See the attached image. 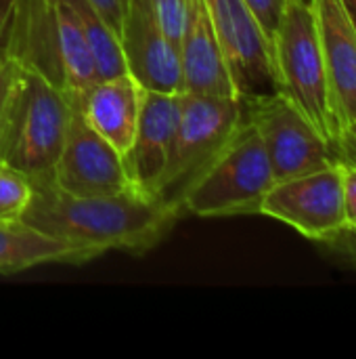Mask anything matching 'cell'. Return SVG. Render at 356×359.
I'll return each mask as SVG.
<instances>
[{"mask_svg": "<svg viewBox=\"0 0 356 359\" xmlns=\"http://www.w3.org/2000/svg\"><path fill=\"white\" fill-rule=\"evenodd\" d=\"M178 219L174 208L134 187L113 196H71L50 179L34 183V198L23 215L25 223L84 250L90 261L111 250L145 255Z\"/></svg>", "mask_w": 356, "mask_h": 359, "instance_id": "6da1fadb", "label": "cell"}, {"mask_svg": "<svg viewBox=\"0 0 356 359\" xmlns=\"http://www.w3.org/2000/svg\"><path fill=\"white\" fill-rule=\"evenodd\" d=\"M275 175L254 124L243 118L220 154L206 166L180 200V212L193 217L260 215Z\"/></svg>", "mask_w": 356, "mask_h": 359, "instance_id": "7a4b0ae2", "label": "cell"}, {"mask_svg": "<svg viewBox=\"0 0 356 359\" xmlns=\"http://www.w3.org/2000/svg\"><path fill=\"white\" fill-rule=\"evenodd\" d=\"M271 48L275 90L285 95L334 147L340 128L332 109L317 21L308 0H287Z\"/></svg>", "mask_w": 356, "mask_h": 359, "instance_id": "3957f363", "label": "cell"}, {"mask_svg": "<svg viewBox=\"0 0 356 359\" xmlns=\"http://www.w3.org/2000/svg\"><path fill=\"white\" fill-rule=\"evenodd\" d=\"M71 114L73 95L48 76L23 65L2 160L29 177L31 183L52 179Z\"/></svg>", "mask_w": 356, "mask_h": 359, "instance_id": "277c9868", "label": "cell"}, {"mask_svg": "<svg viewBox=\"0 0 356 359\" xmlns=\"http://www.w3.org/2000/svg\"><path fill=\"white\" fill-rule=\"evenodd\" d=\"M243 118V97L183 93L174 149L157 189V200L183 217V196L206 170V166L220 154Z\"/></svg>", "mask_w": 356, "mask_h": 359, "instance_id": "5b68a950", "label": "cell"}, {"mask_svg": "<svg viewBox=\"0 0 356 359\" xmlns=\"http://www.w3.org/2000/svg\"><path fill=\"white\" fill-rule=\"evenodd\" d=\"M243 107L245 118L260 135L275 181L306 175L338 162L334 147L279 90L243 97Z\"/></svg>", "mask_w": 356, "mask_h": 359, "instance_id": "8992f818", "label": "cell"}, {"mask_svg": "<svg viewBox=\"0 0 356 359\" xmlns=\"http://www.w3.org/2000/svg\"><path fill=\"white\" fill-rule=\"evenodd\" d=\"M260 215L271 217L311 242H321L346 227L342 172L334 162L325 168L275 181Z\"/></svg>", "mask_w": 356, "mask_h": 359, "instance_id": "52a82bcc", "label": "cell"}, {"mask_svg": "<svg viewBox=\"0 0 356 359\" xmlns=\"http://www.w3.org/2000/svg\"><path fill=\"white\" fill-rule=\"evenodd\" d=\"M50 181L71 196H113L132 187L124 156L86 122L76 95L69 128Z\"/></svg>", "mask_w": 356, "mask_h": 359, "instance_id": "ba28073f", "label": "cell"}, {"mask_svg": "<svg viewBox=\"0 0 356 359\" xmlns=\"http://www.w3.org/2000/svg\"><path fill=\"white\" fill-rule=\"evenodd\" d=\"M241 97L275 90L271 38L245 0H204Z\"/></svg>", "mask_w": 356, "mask_h": 359, "instance_id": "9c48e42d", "label": "cell"}, {"mask_svg": "<svg viewBox=\"0 0 356 359\" xmlns=\"http://www.w3.org/2000/svg\"><path fill=\"white\" fill-rule=\"evenodd\" d=\"M118 38L126 69L143 88L185 93L178 46L159 25L151 0H128Z\"/></svg>", "mask_w": 356, "mask_h": 359, "instance_id": "30bf717a", "label": "cell"}, {"mask_svg": "<svg viewBox=\"0 0 356 359\" xmlns=\"http://www.w3.org/2000/svg\"><path fill=\"white\" fill-rule=\"evenodd\" d=\"M183 93L143 90V105L130 149L124 154L130 183L141 194L157 200V189L170 164L180 116Z\"/></svg>", "mask_w": 356, "mask_h": 359, "instance_id": "8fae6325", "label": "cell"}, {"mask_svg": "<svg viewBox=\"0 0 356 359\" xmlns=\"http://www.w3.org/2000/svg\"><path fill=\"white\" fill-rule=\"evenodd\" d=\"M340 133L356 120V19L348 0H308Z\"/></svg>", "mask_w": 356, "mask_h": 359, "instance_id": "7c38bea8", "label": "cell"}, {"mask_svg": "<svg viewBox=\"0 0 356 359\" xmlns=\"http://www.w3.org/2000/svg\"><path fill=\"white\" fill-rule=\"evenodd\" d=\"M178 57L185 93L241 97L204 0H191L189 4V15L178 40Z\"/></svg>", "mask_w": 356, "mask_h": 359, "instance_id": "4fadbf2b", "label": "cell"}, {"mask_svg": "<svg viewBox=\"0 0 356 359\" xmlns=\"http://www.w3.org/2000/svg\"><path fill=\"white\" fill-rule=\"evenodd\" d=\"M143 90L130 74H120L99 78L82 95H76L86 122L122 156L130 149L136 133Z\"/></svg>", "mask_w": 356, "mask_h": 359, "instance_id": "5bb4252c", "label": "cell"}, {"mask_svg": "<svg viewBox=\"0 0 356 359\" xmlns=\"http://www.w3.org/2000/svg\"><path fill=\"white\" fill-rule=\"evenodd\" d=\"M52 263L84 265L90 263V257L67 242L31 227L23 219L0 221V276H15Z\"/></svg>", "mask_w": 356, "mask_h": 359, "instance_id": "9a60e30c", "label": "cell"}, {"mask_svg": "<svg viewBox=\"0 0 356 359\" xmlns=\"http://www.w3.org/2000/svg\"><path fill=\"white\" fill-rule=\"evenodd\" d=\"M50 6L59 84L71 95H82L92 82L99 80L88 42L67 0H50Z\"/></svg>", "mask_w": 356, "mask_h": 359, "instance_id": "2e32d148", "label": "cell"}, {"mask_svg": "<svg viewBox=\"0 0 356 359\" xmlns=\"http://www.w3.org/2000/svg\"><path fill=\"white\" fill-rule=\"evenodd\" d=\"M80 21L84 38L88 42L97 78H111L128 74L126 61L122 55L118 32L107 23V19L97 11L90 0H67Z\"/></svg>", "mask_w": 356, "mask_h": 359, "instance_id": "e0dca14e", "label": "cell"}, {"mask_svg": "<svg viewBox=\"0 0 356 359\" xmlns=\"http://www.w3.org/2000/svg\"><path fill=\"white\" fill-rule=\"evenodd\" d=\"M34 198V183L21 170L0 160V221L23 219Z\"/></svg>", "mask_w": 356, "mask_h": 359, "instance_id": "ac0fdd59", "label": "cell"}, {"mask_svg": "<svg viewBox=\"0 0 356 359\" xmlns=\"http://www.w3.org/2000/svg\"><path fill=\"white\" fill-rule=\"evenodd\" d=\"M21 78H23V65L19 59L10 55L0 59V160H2L8 126H10L15 99L21 86Z\"/></svg>", "mask_w": 356, "mask_h": 359, "instance_id": "d6986e66", "label": "cell"}, {"mask_svg": "<svg viewBox=\"0 0 356 359\" xmlns=\"http://www.w3.org/2000/svg\"><path fill=\"white\" fill-rule=\"evenodd\" d=\"M157 21L168 34V38L178 46L187 15H189V4L191 0H151Z\"/></svg>", "mask_w": 356, "mask_h": 359, "instance_id": "ffe728a7", "label": "cell"}, {"mask_svg": "<svg viewBox=\"0 0 356 359\" xmlns=\"http://www.w3.org/2000/svg\"><path fill=\"white\" fill-rule=\"evenodd\" d=\"M315 244L336 263L356 271V227H344L338 233Z\"/></svg>", "mask_w": 356, "mask_h": 359, "instance_id": "44dd1931", "label": "cell"}, {"mask_svg": "<svg viewBox=\"0 0 356 359\" xmlns=\"http://www.w3.org/2000/svg\"><path fill=\"white\" fill-rule=\"evenodd\" d=\"M245 2L254 11V15L258 17V21L264 27L266 36L273 40L275 29H277V25L281 21V15L285 11L287 0H245Z\"/></svg>", "mask_w": 356, "mask_h": 359, "instance_id": "7402d4cb", "label": "cell"}, {"mask_svg": "<svg viewBox=\"0 0 356 359\" xmlns=\"http://www.w3.org/2000/svg\"><path fill=\"white\" fill-rule=\"evenodd\" d=\"M338 164L342 172L346 227H356V164H344V162H338Z\"/></svg>", "mask_w": 356, "mask_h": 359, "instance_id": "603a6c76", "label": "cell"}, {"mask_svg": "<svg viewBox=\"0 0 356 359\" xmlns=\"http://www.w3.org/2000/svg\"><path fill=\"white\" fill-rule=\"evenodd\" d=\"M19 0H0V59L8 55Z\"/></svg>", "mask_w": 356, "mask_h": 359, "instance_id": "cb8c5ba5", "label": "cell"}, {"mask_svg": "<svg viewBox=\"0 0 356 359\" xmlns=\"http://www.w3.org/2000/svg\"><path fill=\"white\" fill-rule=\"evenodd\" d=\"M334 154L338 162L344 164H356V120L350 122L336 139L334 143Z\"/></svg>", "mask_w": 356, "mask_h": 359, "instance_id": "d4e9b609", "label": "cell"}, {"mask_svg": "<svg viewBox=\"0 0 356 359\" xmlns=\"http://www.w3.org/2000/svg\"><path fill=\"white\" fill-rule=\"evenodd\" d=\"M97 11L107 19V23L120 32V23H122V17H124V11H126V4L128 0H90Z\"/></svg>", "mask_w": 356, "mask_h": 359, "instance_id": "484cf974", "label": "cell"}]
</instances>
